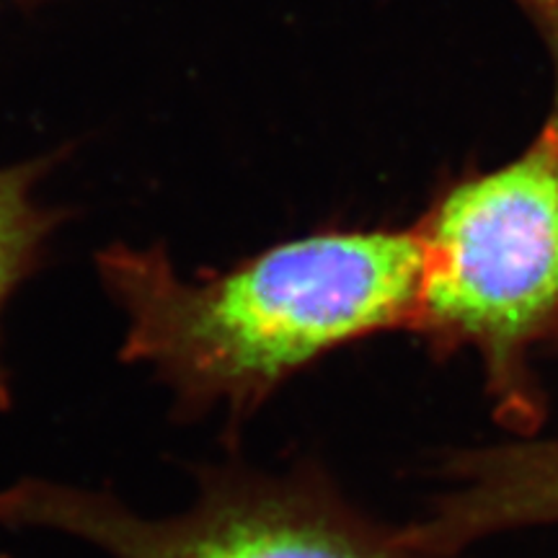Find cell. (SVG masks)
<instances>
[{
    "mask_svg": "<svg viewBox=\"0 0 558 558\" xmlns=\"http://www.w3.org/2000/svg\"><path fill=\"white\" fill-rule=\"evenodd\" d=\"M96 267L128 316L122 360L171 388L179 414L243 422L313 362L414 329L416 230H316L184 279L163 248L109 246Z\"/></svg>",
    "mask_w": 558,
    "mask_h": 558,
    "instance_id": "obj_1",
    "label": "cell"
},
{
    "mask_svg": "<svg viewBox=\"0 0 558 558\" xmlns=\"http://www.w3.org/2000/svg\"><path fill=\"white\" fill-rule=\"evenodd\" d=\"M414 331L437 352L476 349L509 427L533 432L541 393L527 354L558 339V143L548 128L497 171L458 181L414 228Z\"/></svg>",
    "mask_w": 558,
    "mask_h": 558,
    "instance_id": "obj_2",
    "label": "cell"
},
{
    "mask_svg": "<svg viewBox=\"0 0 558 558\" xmlns=\"http://www.w3.org/2000/svg\"><path fill=\"white\" fill-rule=\"evenodd\" d=\"M173 518H143L111 494L41 478L0 488V525L45 527L111 558H437L354 512L311 471L218 465Z\"/></svg>",
    "mask_w": 558,
    "mask_h": 558,
    "instance_id": "obj_3",
    "label": "cell"
},
{
    "mask_svg": "<svg viewBox=\"0 0 558 558\" xmlns=\"http://www.w3.org/2000/svg\"><path fill=\"white\" fill-rule=\"evenodd\" d=\"M50 169V160H32L0 169V318L21 284L39 269L47 241L62 220L60 209L34 199V184ZM9 369L0 357V409L9 407Z\"/></svg>",
    "mask_w": 558,
    "mask_h": 558,
    "instance_id": "obj_4",
    "label": "cell"
},
{
    "mask_svg": "<svg viewBox=\"0 0 558 558\" xmlns=\"http://www.w3.org/2000/svg\"><path fill=\"white\" fill-rule=\"evenodd\" d=\"M499 494L520 527L558 522V439H522L501 458Z\"/></svg>",
    "mask_w": 558,
    "mask_h": 558,
    "instance_id": "obj_5",
    "label": "cell"
},
{
    "mask_svg": "<svg viewBox=\"0 0 558 558\" xmlns=\"http://www.w3.org/2000/svg\"><path fill=\"white\" fill-rule=\"evenodd\" d=\"M512 3L533 21L550 54L558 52V0H512Z\"/></svg>",
    "mask_w": 558,
    "mask_h": 558,
    "instance_id": "obj_6",
    "label": "cell"
},
{
    "mask_svg": "<svg viewBox=\"0 0 558 558\" xmlns=\"http://www.w3.org/2000/svg\"><path fill=\"white\" fill-rule=\"evenodd\" d=\"M554 60H556V78H558V52H554ZM546 128L554 132L556 143H558V83H556V107H554V114H550V120Z\"/></svg>",
    "mask_w": 558,
    "mask_h": 558,
    "instance_id": "obj_7",
    "label": "cell"
}]
</instances>
